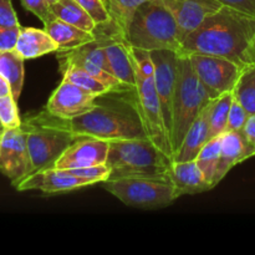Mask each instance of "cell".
Listing matches in <instances>:
<instances>
[{
    "mask_svg": "<svg viewBox=\"0 0 255 255\" xmlns=\"http://www.w3.org/2000/svg\"><path fill=\"white\" fill-rule=\"evenodd\" d=\"M242 131H243L244 136L248 139L249 143L255 148V115H251L249 116L248 121L246 122Z\"/></svg>",
    "mask_w": 255,
    "mask_h": 255,
    "instance_id": "36",
    "label": "cell"
},
{
    "mask_svg": "<svg viewBox=\"0 0 255 255\" xmlns=\"http://www.w3.org/2000/svg\"><path fill=\"white\" fill-rule=\"evenodd\" d=\"M24 61L25 60L16 50L0 51V75L10 84L12 96L16 100H19L24 87Z\"/></svg>",
    "mask_w": 255,
    "mask_h": 255,
    "instance_id": "22",
    "label": "cell"
},
{
    "mask_svg": "<svg viewBox=\"0 0 255 255\" xmlns=\"http://www.w3.org/2000/svg\"><path fill=\"white\" fill-rule=\"evenodd\" d=\"M221 136L211 138L194 159L211 188L217 187V172L221 161Z\"/></svg>",
    "mask_w": 255,
    "mask_h": 255,
    "instance_id": "23",
    "label": "cell"
},
{
    "mask_svg": "<svg viewBox=\"0 0 255 255\" xmlns=\"http://www.w3.org/2000/svg\"><path fill=\"white\" fill-rule=\"evenodd\" d=\"M94 186L90 181L79 178L67 169H57L54 167L39 169L15 183L14 188L19 192L39 191L44 194H60L75 189Z\"/></svg>",
    "mask_w": 255,
    "mask_h": 255,
    "instance_id": "13",
    "label": "cell"
},
{
    "mask_svg": "<svg viewBox=\"0 0 255 255\" xmlns=\"http://www.w3.org/2000/svg\"><path fill=\"white\" fill-rule=\"evenodd\" d=\"M163 2L176 20L182 42L208 15L222 7L217 0H163Z\"/></svg>",
    "mask_w": 255,
    "mask_h": 255,
    "instance_id": "15",
    "label": "cell"
},
{
    "mask_svg": "<svg viewBox=\"0 0 255 255\" xmlns=\"http://www.w3.org/2000/svg\"><path fill=\"white\" fill-rule=\"evenodd\" d=\"M134 97L143 128L149 141L173 161V148L162 112L161 102L154 87L153 76H146L136 66Z\"/></svg>",
    "mask_w": 255,
    "mask_h": 255,
    "instance_id": "8",
    "label": "cell"
},
{
    "mask_svg": "<svg viewBox=\"0 0 255 255\" xmlns=\"http://www.w3.org/2000/svg\"><path fill=\"white\" fill-rule=\"evenodd\" d=\"M7 95H12L11 87H10L9 82L0 75V97L7 96Z\"/></svg>",
    "mask_w": 255,
    "mask_h": 255,
    "instance_id": "37",
    "label": "cell"
},
{
    "mask_svg": "<svg viewBox=\"0 0 255 255\" xmlns=\"http://www.w3.org/2000/svg\"><path fill=\"white\" fill-rule=\"evenodd\" d=\"M76 1L91 15L97 26L111 22V15H110L107 0H76Z\"/></svg>",
    "mask_w": 255,
    "mask_h": 255,
    "instance_id": "29",
    "label": "cell"
},
{
    "mask_svg": "<svg viewBox=\"0 0 255 255\" xmlns=\"http://www.w3.org/2000/svg\"><path fill=\"white\" fill-rule=\"evenodd\" d=\"M221 161L217 172V184L232 168L255 156V148L248 142L243 131H227L221 136Z\"/></svg>",
    "mask_w": 255,
    "mask_h": 255,
    "instance_id": "16",
    "label": "cell"
},
{
    "mask_svg": "<svg viewBox=\"0 0 255 255\" xmlns=\"http://www.w3.org/2000/svg\"><path fill=\"white\" fill-rule=\"evenodd\" d=\"M179 54L226 57L243 69L255 64V17L219 7L182 42Z\"/></svg>",
    "mask_w": 255,
    "mask_h": 255,
    "instance_id": "1",
    "label": "cell"
},
{
    "mask_svg": "<svg viewBox=\"0 0 255 255\" xmlns=\"http://www.w3.org/2000/svg\"><path fill=\"white\" fill-rule=\"evenodd\" d=\"M167 174L173 184L177 198L203 193L212 189L196 161L172 162Z\"/></svg>",
    "mask_w": 255,
    "mask_h": 255,
    "instance_id": "17",
    "label": "cell"
},
{
    "mask_svg": "<svg viewBox=\"0 0 255 255\" xmlns=\"http://www.w3.org/2000/svg\"><path fill=\"white\" fill-rule=\"evenodd\" d=\"M233 91L221 95L218 99L213 100L209 114V139L222 136L227 131L228 126L229 111L233 102Z\"/></svg>",
    "mask_w": 255,
    "mask_h": 255,
    "instance_id": "24",
    "label": "cell"
},
{
    "mask_svg": "<svg viewBox=\"0 0 255 255\" xmlns=\"http://www.w3.org/2000/svg\"><path fill=\"white\" fill-rule=\"evenodd\" d=\"M154 66L153 81L162 106L164 121L168 129L172 143L173 128V99L176 91L177 69H178L179 52L173 50H153L151 51Z\"/></svg>",
    "mask_w": 255,
    "mask_h": 255,
    "instance_id": "10",
    "label": "cell"
},
{
    "mask_svg": "<svg viewBox=\"0 0 255 255\" xmlns=\"http://www.w3.org/2000/svg\"><path fill=\"white\" fill-rule=\"evenodd\" d=\"M21 26H2L0 25V51L15 50L19 39Z\"/></svg>",
    "mask_w": 255,
    "mask_h": 255,
    "instance_id": "33",
    "label": "cell"
},
{
    "mask_svg": "<svg viewBox=\"0 0 255 255\" xmlns=\"http://www.w3.org/2000/svg\"><path fill=\"white\" fill-rule=\"evenodd\" d=\"M213 100L197 77L188 55L179 54L177 69L176 91L173 99V128H172V148L177 151L186 136L187 131L202 110Z\"/></svg>",
    "mask_w": 255,
    "mask_h": 255,
    "instance_id": "5",
    "label": "cell"
},
{
    "mask_svg": "<svg viewBox=\"0 0 255 255\" xmlns=\"http://www.w3.org/2000/svg\"><path fill=\"white\" fill-rule=\"evenodd\" d=\"M0 25H2V26L20 25L11 0H0Z\"/></svg>",
    "mask_w": 255,
    "mask_h": 255,
    "instance_id": "34",
    "label": "cell"
},
{
    "mask_svg": "<svg viewBox=\"0 0 255 255\" xmlns=\"http://www.w3.org/2000/svg\"><path fill=\"white\" fill-rule=\"evenodd\" d=\"M97 97L79 85L62 80L47 100L45 111L57 119L72 120L94 109Z\"/></svg>",
    "mask_w": 255,
    "mask_h": 255,
    "instance_id": "12",
    "label": "cell"
},
{
    "mask_svg": "<svg viewBox=\"0 0 255 255\" xmlns=\"http://www.w3.org/2000/svg\"><path fill=\"white\" fill-rule=\"evenodd\" d=\"M47 1H49V2H50V5H51V4H54L55 1H57V0H47Z\"/></svg>",
    "mask_w": 255,
    "mask_h": 255,
    "instance_id": "38",
    "label": "cell"
},
{
    "mask_svg": "<svg viewBox=\"0 0 255 255\" xmlns=\"http://www.w3.org/2000/svg\"><path fill=\"white\" fill-rule=\"evenodd\" d=\"M4 131V129H2ZM2 131H0V143H1V136H2Z\"/></svg>",
    "mask_w": 255,
    "mask_h": 255,
    "instance_id": "39",
    "label": "cell"
},
{
    "mask_svg": "<svg viewBox=\"0 0 255 255\" xmlns=\"http://www.w3.org/2000/svg\"><path fill=\"white\" fill-rule=\"evenodd\" d=\"M44 29L56 42L57 47H59L57 51H70V50H75L96 40L95 32L85 31L80 27L57 19V17L45 24Z\"/></svg>",
    "mask_w": 255,
    "mask_h": 255,
    "instance_id": "19",
    "label": "cell"
},
{
    "mask_svg": "<svg viewBox=\"0 0 255 255\" xmlns=\"http://www.w3.org/2000/svg\"><path fill=\"white\" fill-rule=\"evenodd\" d=\"M192 67L212 100L233 91L242 67L226 57L207 54H189Z\"/></svg>",
    "mask_w": 255,
    "mask_h": 255,
    "instance_id": "9",
    "label": "cell"
},
{
    "mask_svg": "<svg viewBox=\"0 0 255 255\" xmlns=\"http://www.w3.org/2000/svg\"><path fill=\"white\" fill-rule=\"evenodd\" d=\"M233 94L249 115H255V64L242 69Z\"/></svg>",
    "mask_w": 255,
    "mask_h": 255,
    "instance_id": "26",
    "label": "cell"
},
{
    "mask_svg": "<svg viewBox=\"0 0 255 255\" xmlns=\"http://www.w3.org/2000/svg\"><path fill=\"white\" fill-rule=\"evenodd\" d=\"M51 10L55 17L62 21L69 22L85 31H96L97 24L95 20L76 0H57L51 4Z\"/></svg>",
    "mask_w": 255,
    "mask_h": 255,
    "instance_id": "21",
    "label": "cell"
},
{
    "mask_svg": "<svg viewBox=\"0 0 255 255\" xmlns=\"http://www.w3.org/2000/svg\"><path fill=\"white\" fill-rule=\"evenodd\" d=\"M0 124L4 129L17 128L21 126L22 120L17 109V100L12 95L0 97Z\"/></svg>",
    "mask_w": 255,
    "mask_h": 255,
    "instance_id": "28",
    "label": "cell"
},
{
    "mask_svg": "<svg viewBox=\"0 0 255 255\" xmlns=\"http://www.w3.org/2000/svg\"><path fill=\"white\" fill-rule=\"evenodd\" d=\"M22 7L27 11L32 12L36 17H39L42 24H47L55 19V15L51 10V5L47 0H20Z\"/></svg>",
    "mask_w": 255,
    "mask_h": 255,
    "instance_id": "31",
    "label": "cell"
},
{
    "mask_svg": "<svg viewBox=\"0 0 255 255\" xmlns=\"http://www.w3.org/2000/svg\"><path fill=\"white\" fill-rule=\"evenodd\" d=\"M0 173L10 179L11 186L32 173L26 132L21 126L2 131L0 143Z\"/></svg>",
    "mask_w": 255,
    "mask_h": 255,
    "instance_id": "11",
    "label": "cell"
},
{
    "mask_svg": "<svg viewBox=\"0 0 255 255\" xmlns=\"http://www.w3.org/2000/svg\"><path fill=\"white\" fill-rule=\"evenodd\" d=\"M2 129H4V127H2V125L0 124V131H2Z\"/></svg>",
    "mask_w": 255,
    "mask_h": 255,
    "instance_id": "40",
    "label": "cell"
},
{
    "mask_svg": "<svg viewBox=\"0 0 255 255\" xmlns=\"http://www.w3.org/2000/svg\"><path fill=\"white\" fill-rule=\"evenodd\" d=\"M15 50L24 60H32L57 51L59 47L45 29L21 27Z\"/></svg>",
    "mask_w": 255,
    "mask_h": 255,
    "instance_id": "20",
    "label": "cell"
},
{
    "mask_svg": "<svg viewBox=\"0 0 255 255\" xmlns=\"http://www.w3.org/2000/svg\"><path fill=\"white\" fill-rule=\"evenodd\" d=\"M61 71L62 75H64L62 80L74 82V84L79 85L82 89L95 94L96 96H102V95H106L109 92H111V90L106 85L102 84L99 79L92 76L90 72H87L82 67L76 66L74 64H69L61 66Z\"/></svg>",
    "mask_w": 255,
    "mask_h": 255,
    "instance_id": "25",
    "label": "cell"
},
{
    "mask_svg": "<svg viewBox=\"0 0 255 255\" xmlns=\"http://www.w3.org/2000/svg\"><path fill=\"white\" fill-rule=\"evenodd\" d=\"M70 173L74 176L79 177V178L86 179L90 181L92 184L102 183L106 179L110 178L111 174V168L107 164H100V166H92V167H85V168H75V169H67Z\"/></svg>",
    "mask_w": 255,
    "mask_h": 255,
    "instance_id": "30",
    "label": "cell"
},
{
    "mask_svg": "<svg viewBox=\"0 0 255 255\" xmlns=\"http://www.w3.org/2000/svg\"><path fill=\"white\" fill-rule=\"evenodd\" d=\"M251 115L247 112V110L242 106L241 102L234 97L233 102H232L231 111H229L228 117V126H227V131H242L248 121ZM226 131V132H227Z\"/></svg>",
    "mask_w": 255,
    "mask_h": 255,
    "instance_id": "32",
    "label": "cell"
},
{
    "mask_svg": "<svg viewBox=\"0 0 255 255\" xmlns=\"http://www.w3.org/2000/svg\"><path fill=\"white\" fill-rule=\"evenodd\" d=\"M172 162L148 138H133L110 142L106 164L110 178H120L167 176Z\"/></svg>",
    "mask_w": 255,
    "mask_h": 255,
    "instance_id": "4",
    "label": "cell"
},
{
    "mask_svg": "<svg viewBox=\"0 0 255 255\" xmlns=\"http://www.w3.org/2000/svg\"><path fill=\"white\" fill-rule=\"evenodd\" d=\"M110 142L94 137H77L55 162L54 168L75 169L106 164Z\"/></svg>",
    "mask_w": 255,
    "mask_h": 255,
    "instance_id": "14",
    "label": "cell"
},
{
    "mask_svg": "<svg viewBox=\"0 0 255 255\" xmlns=\"http://www.w3.org/2000/svg\"><path fill=\"white\" fill-rule=\"evenodd\" d=\"M101 184L109 193L132 208L161 209L171 206L177 199L168 174L109 178Z\"/></svg>",
    "mask_w": 255,
    "mask_h": 255,
    "instance_id": "7",
    "label": "cell"
},
{
    "mask_svg": "<svg viewBox=\"0 0 255 255\" xmlns=\"http://www.w3.org/2000/svg\"><path fill=\"white\" fill-rule=\"evenodd\" d=\"M217 1L222 6H228L237 11L255 17V0H217Z\"/></svg>",
    "mask_w": 255,
    "mask_h": 255,
    "instance_id": "35",
    "label": "cell"
},
{
    "mask_svg": "<svg viewBox=\"0 0 255 255\" xmlns=\"http://www.w3.org/2000/svg\"><path fill=\"white\" fill-rule=\"evenodd\" d=\"M57 119V117H56ZM59 120L64 128L76 137H94L105 141L148 138L136 105L134 91L131 99L99 96L94 109L72 120Z\"/></svg>",
    "mask_w": 255,
    "mask_h": 255,
    "instance_id": "2",
    "label": "cell"
},
{
    "mask_svg": "<svg viewBox=\"0 0 255 255\" xmlns=\"http://www.w3.org/2000/svg\"><path fill=\"white\" fill-rule=\"evenodd\" d=\"M21 127L26 132L32 172L54 167L57 158L77 138L45 110L36 115H27Z\"/></svg>",
    "mask_w": 255,
    "mask_h": 255,
    "instance_id": "6",
    "label": "cell"
},
{
    "mask_svg": "<svg viewBox=\"0 0 255 255\" xmlns=\"http://www.w3.org/2000/svg\"><path fill=\"white\" fill-rule=\"evenodd\" d=\"M124 37L131 46L147 51L173 50L181 52L182 49L177 22L163 0H147L139 5Z\"/></svg>",
    "mask_w": 255,
    "mask_h": 255,
    "instance_id": "3",
    "label": "cell"
},
{
    "mask_svg": "<svg viewBox=\"0 0 255 255\" xmlns=\"http://www.w3.org/2000/svg\"><path fill=\"white\" fill-rule=\"evenodd\" d=\"M212 102L202 110L201 114L189 127L181 146L174 152L173 162L194 161L204 144L209 141V114Z\"/></svg>",
    "mask_w": 255,
    "mask_h": 255,
    "instance_id": "18",
    "label": "cell"
},
{
    "mask_svg": "<svg viewBox=\"0 0 255 255\" xmlns=\"http://www.w3.org/2000/svg\"><path fill=\"white\" fill-rule=\"evenodd\" d=\"M144 1L147 0H107L112 24L122 35L126 31L136 10Z\"/></svg>",
    "mask_w": 255,
    "mask_h": 255,
    "instance_id": "27",
    "label": "cell"
}]
</instances>
